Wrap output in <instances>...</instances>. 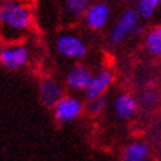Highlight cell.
I'll return each mask as SVG.
<instances>
[{"label": "cell", "instance_id": "cell-1", "mask_svg": "<svg viewBox=\"0 0 161 161\" xmlns=\"http://www.w3.org/2000/svg\"><path fill=\"white\" fill-rule=\"evenodd\" d=\"M33 25V14L19 0L0 2V37L6 42H16L27 34Z\"/></svg>", "mask_w": 161, "mask_h": 161}, {"label": "cell", "instance_id": "cell-2", "mask_svg": "<svg viewBox=\"0 0 161 161\" xmlns=\"http://www.w3.org/2000/svg\"><path fill=\"white\" fill-rule=\"evenodd\" d=\"M56 52L61 56L68 59H81L87 55V44L81 37L73 33H62L59 34L55 43Z\"/></svg>", "mask_w": 161, "mask_h": 161}, {"label": "cell", "instance_id": "cell-3", "mask_svg": "<svg viewBox=\"0 0 161 161\" xmlns=\"http://www.w3.org/2000/svg\"><path fill=\"white\" fill-rule=\"evenodd\" d=\"M139 14L136 9H127L124 14L118 18V21L115 22V25L109 31V43L117 46L121 44L124 40L129 37L130 34H133L135 28L137 27V21H139Z\"/></svg>", "mask_w": 161, "mask_h": 161}, {"label": "cell", "instance_id": "cell-4", "mask_svg": "<svg viewBox=\"0 0 161 161\" xmlns=\"http://www.w3.org/2000/svg\"><path fill=\"white\" fill-rule=\"evenodd\" d=\"M30 61V52L24 44L9 43L3 46L0 53V64L8 69H18L27 65Z\"/></svg>", "mask_w": 161, "mask_h": 161}, {"label": "cell", "instance_id": "cell-5", "mask_svg": "<svg viewBox=\"0 0 161 161\" xmlns=\"http://www.w3.org/2000/svg\"><path fill=\"white\" fill-rule=\"evenodd\" d=\"M83 102L74 96H64L53 107V117L59 123L74 121L83 112Z\"/></svg>", "mask_w": 161, "mask_h": 161}, {"label": "cell", "instance_id": "cell-6", "mask_svg": "<svg viewBox=\"0 0 161 161\" xmlns=\"http://www.w3.org/2000/svg\"><path fill=\"white\" fill-rule=\"evenodd\" d=\"M111 16V8L107 2H96L89 6L84 14V22L90 30H102Z\"/></svg>", "mask_w": 161, "mask_h": 161}, {"label": "cell", "instance_id": "cell-7", "mask_svg": "<svg viewBox=\"0 0 161 161\" xmlns=\"http://www.w3.org/2000/svg\"><path fill=\"white\" fill-rule=\"evenodd\" d=\"M39 96L42 103L53 108L65 95H64V87L59 81L53 78H43L39 84Z\"/></svg>", "mask_w": 161, "mask_h": 161}, {"label": "cell", "instance_id": "cell-8", "mask_svg": "<svg viewBox=\"0 0 161 161\" xmlns=\"http://www.w3.org/2000/svg\"><path fill=\"white\" fill-rule=\"evenodd\" d=\"M112 73L108 71V69H102L99 71L98 74H95L89 83L87 89L84 90V95L86 98L90 101V99H96V98H102L103 95L107 93V90L111 87L112 84Z\"/></svg>", "mask_w": 161, "mask_h": 161}, {"label": "cell", "instance_id": "cell-9", "mask_svg": "<svg viewBox=\"0 0 161 161\" xmlns=\"http://www.w3.org/2000/svg\"><path fill=\"white\" fill-rule=\"evenodd\" d=\"M137 101L130 93H118L114 99V112L120 120H129L137 112Z\"/></svg>", "mask_w": 161, "mask_h": 161}, {"label": "cell", "instance_id": "cell-10", "mask_svg": "<svg viewBox=\"0 0 161 161\" xmlns=\"http://www.w3.org/2000/svg\"><path fill=\"white\" fill-rule=\"evenodd\" d=\"M92 73L90 69L83 67V65H77L74 68L69 69V73L67 74V78H65V84L68 86L71 90H86L92 80Z\"/></svg>", "mask_w": 161, "mask_h": 161}, {"label": "cell", "instance_id": "cell-11", "mask_svg": "<svg viewBox=\"0 0 161 161\" xmlns=\"http://www.w3.org/2000/svg\"><path fill=\"white\" fill-rule=\"evenodd\" d=\"M90 5H92V0H62L64 15L69 21L83 18Z\"/></svg>", "mask_w": 161, "mask_h": 161}, {"label": "cell", "instance_id": "cell-12", "mask_svg": "<svg viewBox=\"0 0 161 161\" xmlns=\"http://www.w3.org/2000/svg\"><path fill=\"white\" fill-rule=\"evenodd\" d=\"M149 160V148L145 142L136 141L127 145L123 151V161H148Z\"/></svg>", "mask_w": 161, "mask_h": 161}, {"label": "cell", "instance_id": "cell-13", "mask_svg": "<svg viewBox=\"0 0 161 161\" xmlns=\"http://www.w3.org/2000/svg\"><path fill=\"white\" fill-rule=\"evenodd\" d=\"M143 44L149 55L155 56V58H161V25H157V27L148 30Z\"/></svg>", "mask_w": 161, "mask_h": 161}, {"label": "cell", "instance_id": "cell-14", "mask_svg": "<svg viewBox=\"0 0 161 161\" xmlns=\"http://www.w3.org/2000/svg\"><path fill=\"white\" fill-rule=\"evenodd\" d=\"M161 6V0H137L136 10L143 19H149L154 16L157 9Z\"/></svg>", "mask_w": 161, "mask_h": 161}, {"label": "cell", "instance_id": "cell-15", "mask_svg": "<svg viewBox=\"0 0 161 161\" xmlns=\"http://www.w3.org/2000/svg\"><path fill=\"white\" fill-rule=\"evenodd\" d=\"M157 101H158V93L154 90V89H148V90H145V92L141 95V99H139V102H141V105L143 108H152L154 105L157 103Z\"/></svg>", "mask_w": 161, "mask_h": 161}, {"label": "cell", "instance_id": "cell-16", "mask_svg": "<svg viewBox=\"0 0 161 161\" xmlns=\"http://www.w3.org/2000/svg\"><path fill=\"white\" fill-rule=\"evenodd\" d=\"M105 108V99L102 98H96V99H90L87 103V107H86V109H87L89 114H92V115H98V114H101L102 112V109Z\"/></svg>", "mask_w": 161, "mask_h": 161}, {"label": "cell", "instance_id": "cell-17", "mask_svg": "<svg viewBox=\"0 0 161 161\" xmlns=\"http://www.w3.org/2000/svg\"><path fill=\"white\" fill-rule=\"evenodd\" d=\"M142 33H143V28H142L141 25H137L136 28H135V31H133V34H142Z\"/></svg>", "mask_w": 161, "mask_h": 161}, {"label": "cell", "instance_id": "cell-18", "mask_svg": "<svg viewBox=\"0 0 161 161\" xmlns=\"http://www.w3.org/2000/svg\"><path fill=\"white\" fill-rule=\"evenodd\" d=\"M2 49H3V43H2V37H0V53H2Z\"/></svg>", "mask_w": 161, "mask_h": 161}]
</instances>
